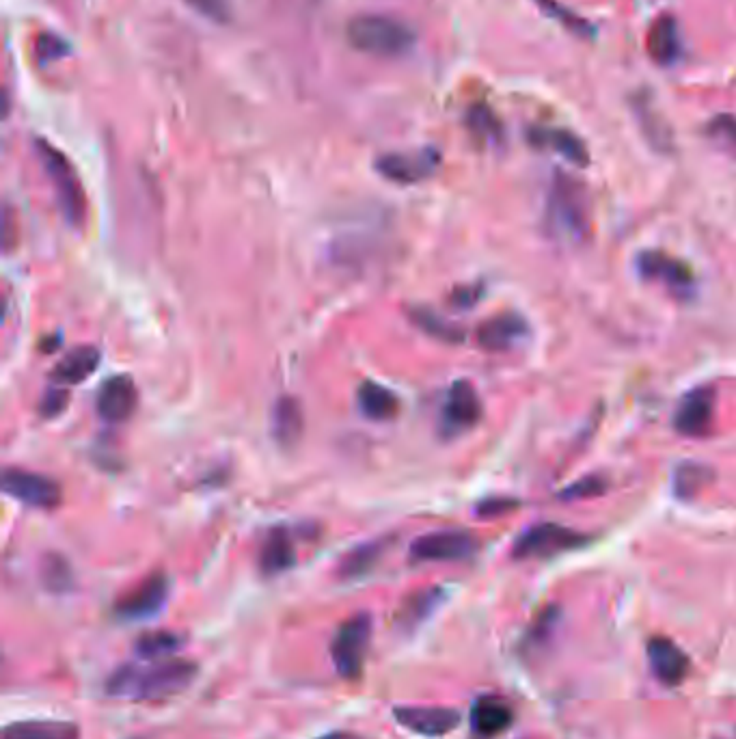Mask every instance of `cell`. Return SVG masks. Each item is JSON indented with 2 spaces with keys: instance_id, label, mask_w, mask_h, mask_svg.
Masks as SVG:
<instances>
[{
  "instance_id": "9c48e42d",
  "label": "cell",
  "mask_w": 736,
  "mask_h": 739,
  "mask_svg": "<svg viewBox=\"0 0 736 739\" xmlns=\"http://www.w3.org/2000/svg\"><path fill=\"white\" fill-rule=\"evenodd\" d=\"M715 405H717V392L711 385L693 387L691 392L683 396L678 402L676 413H674V428L685 437H704L711 431L713 420H715Z\"/></svg>"
},
{
  "instance_id": "cb8c5ba5",
  "label": "cell",
  "mask_w": 736,
  "mask_h": 739,
  "mask_svg": "<svg viewBox=\"0 0 736 739\" xmlns=\"http://www.w3.org/2000/svg\"><path fill=\"white\" fill-rule=\"evenodd\" d=\"M359 407L370 420L387 422L400 411V400L389 387L367 381L359 387Z\"/></svg>"
},
{
  "instance_id": "1f68e13d",
  "label": "cell",
  "mask_w": 736,
  "mask_h": 739,
  "mask_svg": "<svg viewBox=\"0 0 736 739\" xmlns=\"http://www.w3.org/2000/svg\"><path fill=\"white\" fill-rule=\"evenodd\" d=\"M35 55H37V61L42 65L59 61V59L70 55V44H67L63 37L54 35V33H42L35 42Z\"/></svg>"
},
{
  "instance_id": "e575fe53",
  "label": "cell",
  "mask_w": 736,
  "mask_h": 739,
  "mask_svg": "<svg viewBox=\"0 0 736 739\" xmlns=\"http://www.w3.org/2000/svg\"><path fill=\"white\" fill-rule=\"evenodd\" d=\"M607 491V480L601 476H585L575 485H570L568 489H564L562 497L564 500H585V497H594V495H603Z\"/></svg>"
},
{
  "instance_id": "4316f807",
  "label": "cell",
  "mask_w": 736,
  "mask_h": 739,
  "mask_svg": "<svg viewBox=\"0 0 736 739\" xmlns=\"http://www.w3.org/2000/svg\"><path fill=\"white\" fill-rule=\"evenodd\" d=\"M713 480V469L706 467L702 463H693V461H685L680 463L674 469V478H672V487L676 497L680 500H693L698 497Z\"/></svg>"
},
{
  "instance_id": "44dd1931",
  "label": "cell",
  "mask_w": 736,
  "mask_h": 739,
  "mask_svg": "<svg viewBox=\"0 0 736 739\" xmlns=\"http://www.w3.org/2000/svg\"><path fill=\"white\" fill-rule=\"evenodd\" d=\"M100 351L93 346H76L52 370V379L59 385H78L98 370Z\"/></svg>"
},
{
  "instance_id": "7a4b0ae2",
  "label": "cell",
  "mask_w": 736,
  "mask_h": 739,
  "mask_svg": "<svg viewBox=\"0 0 736 739\" xmlns=\"http://www.w3.org/2000/svg\"><path fill=\"white\" fill-rule=\"evenodd\" d=\"M544 227L555 243L570 247L583 245L592 232L588 191L568 173H555L544 210Z\"/></svg>"
},
{
  "instance_id": "d590c367",
  "label": "cell",
  "mask_w": 736,
  "mask_h": 739,
  "mask_svg": "<svg viewBox=\"0 0 736 739\" xmlns=\"http://www.w3.org/2000/svg\"><path fill=\"white\" fill-rule=\"evenodd\" d=\"M67 400H70L67 389L50 387L44 394L42 402H39V411H42L44 418H57V415L67 407Z\"/></svg>"
},
{
  "instance_id": "277c9868",
  "label": "cell",
  "mask_w": 736,
  "mask_h": 739,
  "mask_svg": "<svg viewBox=\"0 0 736 739\" xmlns=\"http://www.w3.org/2000/svg\"><path fill=\"white\" fill-rule=\"evenodd\" d=\"M37 154L54 186V193H57V201L65 221L80 230L87 219V195L74 165L57 147L42 139L37 141Z\"/></svg>"
},
{
  "instance_id": "8d00e7d4",
  "label": "cell",
  "mask_w": 736,
  "mask_h": 739,
  "mask_svg": "<svg viewBox=\"0 0 736 739\" xmlns=\"http://www.w3.org/2000/svg\"><path fill=\"white\" fill-rule=\"evenodd\" d=\"M186 3L214 22H225L229 18L227 0H186Z\"/></svg>"
},
{
  "instance_id": "52a82bcc",
  "label": "cell",
  "mask_w": 736,
  "mask_h": 739,
  "mask_svg": "<svg viewBox=\"0 0 736 739\" xmlns=\"http://www.w3.org/2000/svg\"><path fill=\"white\" fill-rule=\"evenodd\" d=\"M637 273L646 281H657L680 299H689L695 292V275L687 262L674 258V255L648 249L637 255Z\"/></svg>"
},
{
  "instance_id": "f1b7e54d",
  "label": "cell",
  "mask_w": 736,
  "mask_h": 739,
  "mask_svg": "<svg viewBox=\"0 0 736 739\" xmlns=\"http://www.w3.org/2000/svg\"><path fill=\"white\" fill-rule=\"evenodd\" d=\"M383 552H385V541L359 545L342 560V564H339V577H344V580H354V577L365 575L378 562V558L383 556Z\"/></svg>"
},
{
  "instance_id": "7402d4cb",
  "label": "cell",
  "mask_w": 736,
  "mask_h": 739,
  "mask_svg": "<svg viewBox=\"0 0 736 739\" xmlns=\"http://www.w3.org/2000/svg\"><path fill=\"white\" fill-rule=\"evenodd\" d=\"M3 739H80V729L63 720H20L7 724Z\"/></svg>"
},
{
  "instance_id": "836d02e7",
  "label": "cell",
  "mask_w": 736,
  "mask_h": 739,
  "mask_svg": "<svg viewBox=\"0 0 736 739\" xmlns=\"http://www.w3.org/2000/svg\"><path fill=\"white\" fill-rule=\"evenodd\" d=\"M415 320L419 322L421 329H426L428 333L436 335V338H443L447 342L462 340V331L454 327L452 322H445L441 316L430 314V312H415Z\"/></svg>"
},
{
  "instance_id": "ba28073f",
  "label": "cell",
  "mask_w": 736,
  "mask_h": 739,
  "mask_svg": "<svg viewBox=\"0 0 736 739\" xmlns=\"http://www.w3.org/2000/svg\"><path fill=\"white\" fill-rule=\"evenodd\" d=\"M477 541L465 530H441L430 532L411 547V556L417 562H456L467 560L475 554Z\"/></svg>"
},
{
  "instance_id": "60d3db41",
  "label": "cell",
  "mask_w": 736,
  "mask_h": 739,
  "mask_svg": "<svg viewBox=\"0 0 736 739\" xmlns=\"http://www.w3.org/2000/svg\"><path fill=\"white\" fill-rule=\"evenodd\" d=\"M318 739H361V737L354 735V733H346V731H335V733H326Z\"/></svg>"
},
{
  "instance_id": "f546056e",
  "label": "cell",
  "mask_w": 736,
  "mask_h": 739,
  "mask_svg": "<svg viewBox=\"0 0 736 739\" xmlns=\"http://www.w3.org/2000/svg\"><path fill=\"white\" fill-rule=\"evenodd\" d=\"M42 580L54 593H63L72 586V571L61 556H48L42 567Z\"/></svg>"
},
{
  "instance_id": "30bf717a",
  "label": "cell",
  "mask_w": 736,
  "mask_h": 739,
  "mask_svg": "<svg viewBox=\"0 0 736 739\" xmlns=\"http://www.w3.org/2000/svg\"><path fill=\"white\" fill-rule=\"evenodd\" d=\"M171 582L165 573H154L143 580L139 586L126 597H121L115 606V612L124 621H145V618L156 616L169 599Z\"/></svg>"
},
{
  "instance_id": "ac0fdd59",
  "label": "cell",
  "mask_w": 736,
  "mask_h": 739,
  "mask_svg": "<svg viewBox=\"0 0 736 739\" xmlns=\"http://www.w3.org/2000/svg\"><path fill=\"white\" fill-rule=\"evenodd\" d=\"M514 720V711L501 696H480L471 707V727L475 735L495 737L506 731Z\"/></svg>"
},
{
  "instance_id": "d6986e66",
  "label": "cell",
  "mask_w": 736,
  "mask_h": 739,
  "mask_svg": "<svg viewBox=\"0 0 736 739\" xmlns=\"http://www.w3.org/2000/svg\"><path fill=\"white\" fill-rule=\"evenodd\" d=\"M646 48L654 63L659 65L676 63L680 57V50H683L678 22L672 16H665V13L654 20L646 35Z\"/></svg>"
},
{
  "instance_id": "4dcf8cb0",
  "label": "cell",
  "mask_w": 736,
  "mask_h": 739,
  "mask_svg": "<svg viewBox=\"0 0 736 739\" xmlns=\"http://www.w3.org/2000/svg\"><path fill=\"white\" fill-rule=\"evenodd\" d=\"M708 139H713L719 147L736 154V117L732 115H717L706 126Z\"/></svg>"
},
{
  "instance_id": "d6a6232c",
  "label": "cell",
  "mask_w": 736,
  "mask_h": 739,
  "mask_svg": "<svg viewBox=\"0 0 736 739\" xmlns=\"http://www.w3.org/2000/svg\"><path fill=\"white\" fill-rule=\"evenodd\" d=\"M469 126L477 137H482V139L497 141L501 137V126L497 122V117L490 113L486 106H475V109H471Z\"/></svg>"
},
{
  "instance_id": "6da1fadb",
  "label": "cell",
  "mask_w": 736,
  "mask_h": 739,
  "mask_svg": "<svg viewBox=\"0 0 736 739\" xmlns=\"http://www.w3.org/2000/svg\"><path fill=\"white\" fill-rule=\"evenodd\" d=\"M199 666L190 660L132 662L113 670L106 679V694L124 701L160 703L186 692L195 683Z\"/></svg>"
},
{
  "instance_id": "5b68a950",
  "label": "cell",
  "mask_w": 736,
  "mask_h": 739,
  "mask_svg": "<svg viewBox=\"0 0 736 739\" xmlns=\"http://www.w3.org/2000/svg\"><path fill=\"white\" fill-rule=\"evenodd\" d=\"M372 642V616L359 612L339 625L331 642V660L339 677L357 679Z\"/></svg>"
},
{
  "instance_id": "3957f363",
  "label": "cell",
  "mask_w": 736,
  "mask_h": 739,
  "mask_svg": "<svg viewBox=\"0 0 736 739\" xmlns=\"http://www.w3.org/2000/svg\"><path fill=\"white\" fill-rule=\"evenodd\" d=\"M348 42L367 55L398 57L413 48L415 33L389 16H359L348 24Z\"/></svg>"
},
{
  "instance_id": "8fae6325",
  "label": "cell",
  "mask_w": 736,
  "mask_h": 739,
  "mask_svg": "<svg viewBox=\"0 0 736 739\" xmlns=\"http://www.w3.org/2000/svg\"><path fill=\"white\" fill-rule=\"evenodd\" d=\"M482 420V400L469 381H456L449 387L445 405L441 411L443 433L454 437L467 433Z\"/></svg>"
},
{
  "instance_id": "7c38bea8",
  "label": "cell",
  "mask_w": 736,
  "mask_h": 739,
  "mask_svg": "<svg viewBox=\"0 0 736 739\" xmlns=\"http://www.w3.org/2000/svg\"><path fill=\"white\" fill-rule=\"evenodd\" d=\"M3 491L33 508H54L61 500L57 482L42 474L24 472V469H7L3 476Z\"/></svg>"
},
{
  "instance_id": "484cf974",
  "label": "cell",
  "mask_w": 736,
  "mask_h": 739,
  "mask_svg": "<svg viewBox=\"0 0 736 739\" xmlns=\"http://www.w3.org/2000/svg\"><path fill=\"white\" fill-rule=\"evenodd\" d=\"M272 433L283 446L292 443L303 433V413L301 405L294 398H279L275 411H272Z\"/></svg>"
},
{
  "instance_id": "9a60e30c",
  "label": "cell",
  "mask_w": 736,
  "mask_h": 739,
  "mask_svg": "<svg viewBox=\"0 0 736 739\" xmlns=\"http://www.w3.org/2000/svg\"><path fill=\"white\" fill-rule=\"evenodd\" d=\"M529 327L519 314H499L482 322L477 329V344L488 353H508L525 342Z\"/></svg>"
},
{
  "instance_id": "2e32d148",
  "label": "cell",
  "mask_w": 736,
  "mask_h": 739,
  "mask_svg": "<svg viewBox=\"0 0 736 739\" xmlns=\"http://www.w3.org/2000/svg\"><path fill=\"white\" fill-rule=\"evenodd\" d=\"M648 662L654 677L663 685L676 688L689 673V657L670 638H652L648 642Z\"/></svg>"
},
{
  "instance_id": "f35d334b",
  "label": "cell",
  "mask_w": 736,
  "mask_h": 739,
  "mask_svg": "<svg viewBox=\"0 0 736 739\" xmlns=\"http://www.w3.org/2000/svg\"><path fill=\"white\" fill-rule=\"evenodd\" d=\"M538 3L544 7V9H547V11H555L557 13V18H564V22L568 24V26H575V29L581 33L583 29H588V26H583V22L581 20H577L575 16H570V13H566L564 9H560V7H557L555 3H553V0H538Z\"/></svg>"
},
{
  "instance_id": "4fadbf2b",
  "label": "cell",
  "mask_w": 736,
  "mask_h": 739,
  "mask_svg": "<svg viewBox=\"0 0 736 739\" xmlns=\"http://www.w3.org/2000/svg\"><path fill=\"white\" fill-rule=\"evenodd\" d=\"M441 163V154L436 150H419L411 154H385L376 160V169L391 182L415 184L426 180Z\"/></svg>"
},
{
  "instance_id": "d4e9b609",
  "label": "cell",
  "mask_w": 736,
  "mask_h": 739,
  "mask_svg": "<svg viewBox=\"0 0 736 739\" xmlns=\"http://www.w3.org/2000/svg\"><path fill=\"white\" fill-rule=\"evenodd\" d=\"M296 549L285 530H275L264 541L260 554V567L266 575H277L294 567Z\"/></svg>"
},
{
  "instance_id": "74e56055",
  "label": "cell",
  "mask_w": 736,
  "mask_h": 739,
  "mask_svg": "<svg viewBox=\"0 0 736 739\" xmlns=\"http://www.w3.org/2000/svg\"><path fill=\"white\" fill-rule=\"evenodd\" d=\"M516 502L514 500H508V497H490V500L482 502L480 506H477V515L482 517H497V515H503V513H510V510H514Z\"/></svg>"
},
{
  "instance_id": "ab89813d",
  "label": "cell",
  "mask_w": 736,
  "mask_h": 739,
  "mask_svg": "<svg viewBox=\"0 0 736 739\" xmlns=\"http://www.w3.org/2000/svg\"><path fill=\"white\" fill-rule=\"evenodd\" d=\"M480 297V288H460L454 292V303L460 307H471Z\"/></svg>"
},
{
  "instance_id": "83f0119b",
  "label": "cell",
  "mask_w": 736,
  "mask_h": 739,
  "mask_svg": "<svg viewBox=\"0 0 736 739\" xmlns=\"http://www.w3.org/2000/svg\"><path fill=\"white\" fill-rule=\"evenodd\" d=\"M443 601V590L441 588H428L415 593L411 599L404 601V606L398 614V623L404 629H415L419 623H424L426 618L439 608Z\"/></svg>"
},
{
  "instance_id": "603a6c76",
  "label": "cell",
  "mask_w": 736,
  "mask_h": 739,
  "mask_svg": "<svg viewBox=\"0 0 736 739\" xmlns=\"http://www.w3.org/2000/svg\"><path fill=\"white\" fill-rule=\"evenodd\" d=\"M186 638L182 634H175L169 629H158V631H147L141 634L139 640L134 642V653L139 660L145 662H158L173 657L184 649Z\"/></svg>"
},
{
  "instance_id": "e0dca14e",
  "label": "cell",
  "mask_w": 736,
  "mask_h": 739,
  "mask_svg": "<svg viewBox=\"0 0 736 739\" xmlns=\"http://www.w3.org/2000/svg\"><path fill=\"white\" fill-rule=\"evenodd\" d=\"M136 402H139V394L130 376H113L102 385L95 409L106 422H126L134 413Z\"/></svg>"
},
{
  "instance_id": "5bb4252c",
  "label": "cell",
  "mask_w": 736,
  "mask_h": 739,
  "mask_svg": "<svg viewBox=\"0 0 736 739\" xmlns=\"http://www.w3.org/2000/svg\"><path fill=\"white\" fill-rule=\"evenodd\" d=\"M393 718L417 735L443 737L458 729L460 711L452 707H395Z\"/></svg>"
},
{
  "instance_id": "8992f818",
  "label": "cell",
  "mask_w": 736,
  "mask_h": 739,
  "mask_svg": "<svg viewBox=\"0 0 736 739\" xmlns=\"http://www.w3.org/2000/svg\"><path fill=\"white\" fill-rule=\"evenodd\" d=\"M588 543V536L560 526V523H538V526L525 530L519 539L514 541L512 556L516 560L531 558H553L557 554L570 552Z\"/></svg>"
},
{
  "instance_id": "ffe728a7",
  "label": "cell",
  "mask_w": 736,
  "mask_h": 739,
  "mask_svg": "<svg viewBox=\"0 0 736 739\" xmlns=\"http://www.w3.org/2000/svg\"><path fill=\"white\" fill-rule=\"evenodd\" d=\"M529 141L534 143L540 150H551L555 154L564 156L566 160H570L572 165L585 167L590 163V152L585 143L572 134L568 130H560V128H534L529 132Z\"/></svg>"
}]
</instances>
